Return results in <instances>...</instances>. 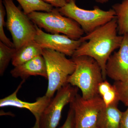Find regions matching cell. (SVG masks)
Segmentation results:
<instances>
[{
  "label": "cell",
  "instance_id": "27",
  "mask_svg": "<svg viewBox=\"0 0 128 128\" xmlns=\"http://www.w3.org/2000/svg\"><path fill=\"white\" fill-rule=\"evenodd\" d=\"M70 0H67V2H69V1H70Z\"/></svg>",
  "mask_w": 128,
  "mask_h": 128
},
{
  "label": "cell",
  "instance_id": "24",
  "mask_svg": "<svg viewBox=\"0 0 128 128\" xmlns=\"http://www.w3.org/2000/svg\"><path fill=\"white\" fill-rule=\"evenodd\" d=\"M120 128H128V107L127 110L123 112Z\"/></svg>",
  "mask_w": 128,
  "mask_h": 128
},
{
  "label": "cell",
  "instance_id": "25",
  "mask_svg": "<svg viewBox=\"0 0 128 128\" xmlns=\"http://www.w3.org/2000/svg\"><path fill=\"white\" fill-rule=\"evenodd\" d=\"M40 119H36L34 126L31 128H40Z\"/></svg>",
  "mask_w": 128,
  "mask_h": 128
},
{
  "label": "cell",
  "instance_id": "20",
  "mask_svg": "<svg viewBox=\"0 0 128 128\" xmlns=\"http://www.w3.org/2000/svg\"><path fill=\"white\" fill-rule=\"evenodd\" d=\"M105 107L115 103H118L120 101L118 92L114 86L109 91L105 93L102 97Z\"/></svg>",
  "mask_w": 128,
  "mask_h": 128
},
{
  "label": "cell",
  "instance_id": "21",
  "mask_svg": "<svg viewBox=\"0 0 128 128\" xmlns=\"http://www.w3.org/2000/svg\"><path fill=\"white\" fill-rule=\"evenodd\" d=\"M74 115L73 108L70 106L66 120L63 125L59 128H74Z\"/></svg>",
  "mask_w": 128,
  "mask_h": 128
},
{
  "label": "cell",
  "instance_id": "15",
  "mask_svg": "<svg viewBox=\"0 0 128 128\" xmlns=\"http://www.w3.org/2000/svg\"><path fill=\"white\" fill-rule=\"evenodd\" d=\"M118 25V34L123 36L128 33V0H123L121 3L112 5Z\"/></svg>",
  "mask_w": 128,
  "mask_h": 128
},
{
  "label": "cell",
  "instance_id": "1",
  "mask_svg": "<svg viewBox=\"0 0 128 128\" xmlns=\"http://www.w3.org/2000/svg\"><path fill=\"white\" fill-rule=\"evenodd\" d=\"M116 18L80 38L83 41L72 57L86 56L96 60L100 66L104 80L106 66L112 53L119 48L123 36L118 34Z\"/></svg>",
  "mask_w": 128,
  "mask_h": 128
},
{
  "label": "cell",
  "instance_id": "26",
  "mask_svg": "<svg viewBox=\"0 0 128 128\" xmlns=\"http://www.w3.org/2000/svg\"><path fill=\"white\" fill-rule=\"evenodd\" d=\"M96 1L100 4H104L107 2L108 1V0H96Z\"/></svg>",
  "mask_w": 128,
  "mask_h": 128
},
{
  "label": "cell",
  "instance_id": "19",
  "mask_svg": "<svg viewBox=\"0 0 128 128\" xmlns=\"http://www.w3.org/2000/svg\"><path fill=\"white\" fill-rule=\"evenodd\" d=\"M113 86L116 90L120 101L128 107V79L124 82H114Z\"/></svg>",
  "mask_w": 128,
  "mask_h": 128
},
{
  "label": "cell",
  "instance_id": "23",
  "mask_svg": "<svg viewBox=\"0 0 128 128\" xmlns=\"http://www.w3.org/2000/svg\"><path fill=\"white\" fill-rule=\"evenodd\" d=\"M44 2L48 3L57 8L64 7L67 4V0H42Z\"/></svg>",
  "mask_w": 128,
  "mask_h": 128
},
{
  "label": "cell",
  "instance_id": "13",
  "mask_svg": "<svg viewBox=\"0 0 128 128\" xmlns=\"http://www.w3.org/2000/svg\"><path fill=\"white\" fill-rule=\"evenodd\" d=\"M43 49L34 40L25 44L16 50L12 60L14 66H18L42 54Z\"/></svg>",
  "mask_w": 128,
  "mask_h": 128
},
{
  "label": "cell",
  "instance_id": "10",
  "mask_svg": "<svg viewBox=\"0 0 128 128\" xmlns=\"http://www.w3.org/2000/svg\"><path fill=\"white\" fill-rule=\"evenodd\" d=\"M123 36L119 50L110 56L106 64V76L115 82L128 79V33Z\"/></svg>",
  "mask_w": 128,
  "mask_h": 128
},
{
  "label": "cell",
  "instance_id": "8",
  "mask_svg": "<svg viewBox=\"0 0 128 128\" xmlns=\"http://www.w3.org/2000/svg\"><path fill=\"white\" fill-rule=\"evenodd\" d=\"M78 88L68 83L58 90L55 96L52 98L41 114L40 128H57L63 109L71 102L78 93Z\"/></svg>",
  "mask_w": 128,
  "mask_h": 128
},
{
  "label": "cell",
  "instance_id": "7",
  "mask_svg": "<svg viewBox=\"0 0 128 128\" xmlns=\"http://www.w3.org/2000/svg\"><path fill=\"white\" fill-rule=\"evenodd\" d=\"M70 106L74 111V128H98L99 116L105 106L99 95L86 100L77 93Z\"/></svg>",
  "mask_w": 128,
  "mask_h": 128
},
{
  "label": "cell",
  "instance_id": "17",
  "mask_svg": "<svg viewBox=\"0 0 128 128\" xmlns=\"http://www.w3.org/2000/svg\"><path fill=\"white\" fill-rule=\"evenodd\" d=\"M16 49L11 48L0 42V75H4L6 70L12 60Z\"/></svg>",
  "mask_w": 128,
  "mask_h": 128
},
{
  "label": "cell",
  "instance_id": "5",
  "mask_svg": "<svg viewBox=\"0 0 128 128\" xmlns=\"http://www.w3.org/2000/svg\"><path fill=\"white\" fill-rule=\"evenodd\" d=\"M6 14V26L11 34L14 48L18 50L34 40L36 27L27 15L14 4L12 0H2Z\"/></svg>",
  "mask_w": 128,
  "mask_h": 128
},
{
  "label": "cell",
  "instance_id": "2",
  "mask_svg": "<svg viewBox=\"0 0 128 128\" xmlns=\"http://www.w3.org/2000/svg\"><path fill=\"white\" fill-rule=\"evenodd\" d=\"M76 68L69 76L67 82L80 89L86 100L99 95V84L104 80L100 66L94 58L86 56L72 57Z\"/></svg>",
  "mask_w": 128,
  "mask_h": 128
},
{
  "label": "cell",
  "instance_id": "14",
  "mask_svg": "<svg viewBox=\"0 0 128 128\" xmlns=\"http://www.w3.org/2000/svg\"><path fill=\"white\" fill-rule=\"evenodd\" d=\"M118 103L105 106L101 111L98 128H120L123 112L118 108Z\"/></svg>",
  "mask_w": 128,
  "mask_h": 128
},
{
  "label": "cell",
  "instance_id": "12",
  "mask_svg": "<svg viewBox=\"0 0 128 128\" xmlns=\"http://www.w3.org/2000/svg\"><path fill=\"white\" fill-rule=\"evenodd\" d=\"M10 73L12 77L24 80L32 76H39L48 79L46 62L42 55L14 66Z\"/></svg>",
  "mask_w": 128,
  "mask_h": 128
},
{
  "label": "cell",
  "instance_id": "4",
  "mask_svg": "<svg viewBox=\"0 0 128 128\" xmlns=\"http://www.w3.org/2000/svg\"><path fill=\"white\" fill-rule=\"evenodd\" d=\"M28 16L38 28L50 34H62L75 40L80 39L84 34L78 23L63 16L58 8H54L49 12H34Z\"/></svg>",
  "mask_w": 128,
  "mask_h": 128
},
{
  "label": "cell",
  "instance_id": "6",
  "mask_svg": "<svg viewBox=\"0 0 128 128\" xmlns=\"http://www.w3.org/2000/svg\"><path fill=\"white\" fill-rule=\"evenodd\" d=\"M58 9L63 16L78 23L86 34L116 18L115 12L112 8L104 10L95 6L92 10H86L78 7L75 0H70L64 6Z\"/></svg>",
  "mask_w": 128,
  "mask_h": 128
},
{
  "label": "cell",
  "instance_id": "18",
  "mask_svg": "<svg viewBox=\"0 0 128 128\" xmlns=\"http://www.w3.org/2000/svg\"><path fill=\"white\" fill-rule=\"evenodd\" d=\"M6 14V9L3 4L2 0H0V40L7 45L11 48H14L13 42H12L9 38H7L5 34L4 27L6 25L4 18Z\"/></svg>",
  "mask_w": 128,
  "mask_h": 128
},
{
  "label": "cell",
  "instance_id": "22",
  "mask_svg": "<svg viewBox=\"0 0 128 128\" xmlns=\"http://www.w3.org/2000/svg\"><path fill=\"white\" fill-rule=\"evenodd\" d=\"M113 85H111L107 81L104 80L99 84L98 88V93L101 98L108 92L110 90Z\"/></svg>",
  "mask_w": 128,
  "mask_h": 128
},
{
  "label": "cell",
  "instance_id": "11",
  "mask_svg": "<svg viewBox=\"0 0 128 128\" xmlns=\"http://www.w3.org/2000/svg\"><path fill=\"white\" fill-rule=\"evenodd\" d=\"M25 81L22 80L13 93L0 100V107L12 106L27 109L34 115L35 119H40L41 114L52 98L48 97L45 95L38 98L36 102H27L20 100L18 98V92Z\"/></svg>",
  "mask_w": 128,
  "mask_h": 128
},
{
  "label": "cell",
  "instance_id": "16",
  "mask_svg": "<svg viewBox=\"0 0 128 128\" xmlns=\"http://www.w3.org/2000/svg\"><path fill=\"white\" fill-rule=\"evenodd\" d=\"M19 3L26 15L34 12H49L52 11L53 6L42 0H16Z\"/></svg>",
  "mask_w": 128,
  "mask_h": 128
},
{
  "label": "cell",
  "instance_id": "9",
  "mask_svg": "<svg viewBox=\"0 0 128 128\" xmlns=\"http://www.w3.org/2000/svg\"><path fill=\"white\" fill-rule=\"evenodd\" d=\"M34 25L36 32L34 40L43 48L50 49L72 57L83 42L80 38L72 39L64 34L47 33Z\"/></svg>",
  "mask_w": 128,
  "mask_h": 128
},
{
  "label": "cell",
  "instance_id": "3",
  "mask_svg": "<svg viewBox=\"0 0 128 128\" xmlns=\"http://www.w3.org/2000/svg\"><path fill=\"white\" fill-rule=\"evenodd\" d=\"M42 55L46 62L48 80L45 95L52 98L56 92L68 84L67 80L74 71L76 65L65 54L50 49L44 48Z\"/></svg>",
  "mask_w": 128,
  "mask_h": 128
}]
</instances>
